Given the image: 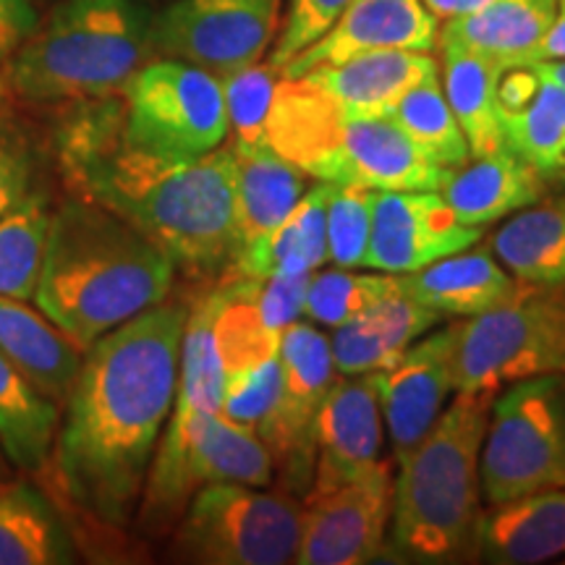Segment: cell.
Instances as JSON below:
<instances>
[{
  "instance_id": "obj_31",
  "label": "cell",
  "mask_w": 565,
  "mask_h": 565,
  "mask_svg": "<svg viewBox=\"0 0 565 565\" xmlns=\"http://www.w3.org/2000/svg\"><path fill=\"white\" fill-rule=\"evenodd\" d=\"M490 249L515 280L565 286V194L513 212Z\"/></svg>"
},
{
  "instance_id": "obj_21",
  "label": "cell",
  "mask_w": 565,
  "mask_h": 565,
  "mask_svg": "<svg viewBox=\"0 0 565 565\" xmlns=\"http://www.w3.org/2000/svg\"><path fill=\"white\" fill-rule=\"evenodd\" d=\"M443 320V315L422 307L404 291L383 299L356 320L333 328L330 353H333L335 372L343 377L383 372L404 356L408 345L435 330V324Z\"/></svg>"
},
{
  "instance_id": "obj_42",
  "label": "cell",
  "mask_w": 565,
  "mask_h": 565,
  "mask_svg": "<svg viewBox=\"0 0 565 565\" xmlns=\"http://www.w3.org/2000/svg\"><path fill=\"white\" fill-rule=\"evenodd\" d=\"M312 273H286L270 278H249L259 315L275 335H282L303 317V296Z\"/></svg>"
},
{
  "instance_id": "obj_15",
  "label": "cell",
  "mask_w": 565,
  "mask_h": 565,
  "mask_svg": "<svg viewBox=\"0 0 565 565\" xmlns=\"http://www.w3.org/2000/svg\"><path fill=\"white\" fill-rule=\"evenodd\" d=\"M482 238L463 225L440 192H372V228L364 267L380 273H414Z\"/></svg>"
},
{
  "instance_id": "obj_48",
  "label": "cell",
  "mask_w": 565,
  "mask_h": 565,
  "mask_svg": "<svg viewBox=\"0 0 565 565\" xmlns=\"http://www.w3.org/2000/svg\"><path fill=\"white\" fill-rule=\"evenodd\" d=\"M11 461L9 458H6V454H3V448H0V482H3V479H9L11 477Z\"/></svg>"
},
{
  "instance_id": "obj_28",
  "label": "cell",
  "mask_w": 565,
  "mask_h": 565,
  "mask_svg": "<svg viewBox=\"0 0 565 565\" xmlns=\"http://www.w3.org/2000/svg\"><path fill=\"white\" fill-rule=\"evenodd\" d=\"M74 534L45 492L26 479L0 482V565H71Z\"/></svg>"
},
{
  "instance_id": "obj_3",
  "label": "cell",
  "mask_w": 565,
  "mask_h": 565,
  "mask_svg": "<svg viewBox=\"0 0 565 565\" xmlns=\"http://www.w3.org/2000/svg\"><path fill=\"white\" fill-rule=\"evenodd\" d=\"M175 265L160 246L103 204L71 194L53 210L34 301L87 351L131 317L166 301Z\"/></svg>"
},
{
  "instance_id": "obj_18",
  "label": "cell",
  "mask_w": 565,
  "mask_h": 565,
  "mask_svg": "<svg viewBox=\"0 0 565 565\" xmlns=\"http://www.w3.org/2000/svg\"><path fill=\"white\" fill-rule=\"evenodd\" d=\"M456 328L458 322H448L429 330L408 345L393 366L374 372L395 461L412 454L414 445L433 429L454 393Z\"/></svg>"
},
{
  "instance_id": "obj_41",
  "label": "cell",
  "mask_w": 565,
  "mask_h": 565,
  "mask_svg": "<svg viewBox=\"0 0 565 565\" xmlns=\"http://www.w3.org/2000/svg\"><path fill=\"white\" fill-rule=\"evenodd\" d=\"M351 0H286V17L280 21L278 38H275L267 63L273 68H282L294 55L309 47L328 26L341 17V11Z\"/></svg>"
},
{
  "instance_id": "obj_14",
  "label": "cell",
  "mask_w": 565,
  "mask_h": 565,
  "mask_svg": "<svg viewBox=\"0 0 565 565\" xmlns=\"http://www.w3.org/2000/svg\"><path fill=\"white\" fill-rule=\"evenodd\" d=\"M393 471L380 461L364 477L301 498V540L294 563L362 565L385 550L393 513Z\"/></svg>"
},
{
  "instance_id": "obj_43",
  "label": "cell",
  "mask_w": 565,
  "mask_h": 565,
  "mask_svg": "<svg viewBox=\"0 0 565 565\" xmlns=\"http://www.w3.org/2000/svg\"><path fill=\"white\" fill-rule=\"evenodd\" d=\"M38 21L40 17L32 0H0V63L19 51Z\"/></svg>"
},
{
  "instance_id": "obj_38",
  "label": "cell",
  "mask_w": 565,
  "mask_h": 565,
  "mask_svg": "<svg viewBox=\"0 0 565 565\" xmlns=\"http://www.w3.org/2000/svg\"><path fill=\"white\" fill-rule=\"evenodd\" d=\"M278 82L280 71L267 61L221 76L225 113H228V139L233 145H265L267 118H270Z\"/></svg>"
},
{
  "instance_id": "obj_2",
  "label": "cell",
  "mask_w": 565,
  "mask_h": 565,
  "mask_svg": "<svg viewBox=\"0 0 565 565\" xmlns=\"http://www.w3.org/2000/svg\"><path fill=\"white\" fill-rule=\"evenodd\" d=\"M51 152L71 194L116 212L189 275L231 273L238 254L233 145L166 160L124 139L121 95L58 105Z\"/></svg>"
},
{
  "instance_id": "obj_19",
  "label": "cell",
  "mask_w": 565,
  "mask_h": 565,
  "mask_svg": "<svg viewBox=\"0 0 565 565\" xmlns=\"http://www.w3.org/2000/svg\"><path fill=\"white\" fill-rule=\"evenodd\" d=\"M505 147L550 186L565 189V89L524 66L503 68L498 84Z\"/></svg>"
},
{
  "instance_id": "obj_20",
  "label": "cell",
  "mask_w": 565,
  "mask_h": 565,
  "mask_svg": "<svg viewBox=\"0 0 565 565\" xmlns=\"http://www.w3.org/2000/svg\"><path fill=\"white\" fill-rule=\"evenodd\" d=\"M515 280L498 263L490 246H469V249L448 254L437 263L401 275V288L422 307L443 317H475L519 291Z\"/></svg>"
},
{
  "instance_id": "obj_49",
  "label": "cell",
  "mask_w": 565,
  "mask_h": 565,
  "mask_svg": "<svg viewBox=\"0 0 565 565\" xmlns=\"http://www.w3.org/2000/svg\"><path fill=\"white\" fill-rule=\"evenodd\" d=\"M557 11H565V0H557Z\"/></svg>"
},
{
  "instance_id": "obj_5",
  "label": "cell",
  "mask_w": 565,
  "mask_h": 565,
  "mask_svg": "<svg viewBox=\"0 0 565 565\" xmlns=\"http://www.w3.org/2000/svg\"><path fill=\"white\" fill-rule=\"evenodd\" d=\"M494 393H456L393 479L391 547L412 563L479 561V456Z\"/></svg>"
},
{
  "instance_id": "obj_9",
  "label": "cell",
  "mask_w": 565,
  "mask_h": 565,
  "mask_svg": "<svg viewBox=\"0 0 565 565\" xmlns=\"http://www.w3.org/2000/svg\"><path fill=\"white\" fill-rule=\"evenodd\" d=\"M487 505L565 487V372L498 391L479 456Z\"/></svg>"
},
{
  "instance_id": "obj_25",
  "label": "cell",
  "mask_w": 565,
  "mask_h": 565,
  "mask_svg": "<svg viewBox=\"0 0 565 565\" xmlns=\"http://www.w3.org/2000/svg\"><path fill=\"white\" fill-rule=\"evenodd\" d=\"M30 303L0 294V353L19 366L38 391L63 406L84 351Z\"/></svg>"
},
{
  "instance_id": "obj_7",
  "label": "cell",
  "mask_w": 565,
  "mask_h": 565,
  "mask_svg": "<svg viewBox=\"0 0 565 565\" xmlns=\"http://www.w3.org/2000/svg\"><path fill=\"white\" fill-rule=\"evenodd\" d=\"M152 19L141 0H61L11 55V95L30 105L121 95L154 58Z\"/></svg>"
},
{
  "instance_id": "obj_6",
  "label": "cell",
  "mask_w": 565,
  "mask_h": 565,
  "mask_svg": "<svg viewBox=\"0 0 565 565\" xmlns=\"http://www.w3.org/2000/svg\"><path fill=\"white\" fill-rule=\"evenodd\" d=\"M265 145L309 179L370 192H437L450 175L391 113L345 110L307 79L280 76Z\"/></svg>"
},
{
  "instance_id": "obj_37",
  "label": "cell",
  "mask_w": 565,
  "mask_h": 565,
  "mask_svg": "<svg viewBox=\"0 0 565 565\" xmlns=\"http://www.w3.org/2000/svg\"><path fill=\"white\" fill-rule=\"evenodd\" d=\"M45 152H51V139L45 145L11 100L0 105V215L45 186Z\"/></svg>"
},
{
  "instance_id": "obj_10",
  "label": "cell",
  "mask_w": 565,
  "mask_h": 565,
  "mask_svg": "<svg viewBox=\"0 0 565 565\" xmlns=\"http://www.w3.org/2000/svg\"><path fill=\"white\" fill-rule=\"evenodd\" d=\"M171 561L200 565H286L301 540V500L257 484H204L175 521Z\"/></svg>"
},
{
  "instance_id": "obj_50",
  "label": "cell",
  "mask_w": 565,
  "mask_h": 565,
  "mask_svg": "<svg viewBox=\"0 0 565 565\" xmlns=\"http://www.w3.org/2000/svg\"><path fill=\"white\" fill-rule=\"evenodd\" d=\"M141 3H150L152 6V3H166V0H141Z\"/></svg>"
},
{
  "instance_id": "obj_36",
  "label": "cell",
  "mask_w": 565,
  "mask_h": 565,
  "mask_svg": "<svg viewBox=\"0 0 565 565\" xmlns=\"http://www.w3.org/2000/svg\"><path fill=\"white\" fill-rule=\"evenodd\" d=\"M401 275L395 273H351L343 267L328 273H312L303 296V317L324 328H341L356 320L383 299L401 294Z\"/></svg>"
},
{
  "instance_id": "obj_17",
  "label": "cell",
  "mask_w": 565,
  "mask_h": 565,
  "mask_svg": "<svg viewBox=\"0 0 565 565\" xmlns=\"http://www.w3.org/2000/svg\"><path fill=\"white\" fill-rule=\"evenodd\" d=\"M383 408L377 374H351L324 395L315 424L312 492H328L364 477L383 461Z\"/></svg>"
},
{
  "instance_id": "obj_22",
  "label": "cell",
  "mask_w": 565,
  "mask_h": 565,
  "mask_svg": "<svg viewBox=\"0 0 565 565\" xmlns=\"http://www.w3.org/2000/svg\"><path fill=\"white\" fill-rule=\"evenodd\" d=\"M565 555V487L490 505L479 521L477 557L498 565H534Z\"/></svg>"
},
{
  "instance_id": "obj_34",
  "label": "cell",
  "mask_w": 565,
  "mask_h": 565,
  "mask_svg": "<svg viewBox=\"0 0 565 565\" xmlns=\"http://www.w3.org/2000/svg\"><path fill=\"white\" fill-rule=\"evenodd\" d=\"M51 217L53 202L45 186L0 215V294L3 296L34 301Z\"/></svg>"
},
{
  "instance_id": "obj_12",
  "label": "cell",
  "mask_w": 565,
  "mask_h": 565,
  "mask_svg": "<svg viewBox=\"0 0 565 565\" xmlns=\"http://www.w3.org/2000/svg\"><path fill=\"white\" fill-rule=\"evenodd\" d=\"M280 21L282 0H166L152 19L154 58L228 76L267 58Z\"/></svg>"
},
{
  "instance_id": "obj_39",
  "label": "cell",
  "mask_w": 565,
  "mask_h": 565,
  "mask_svg": "<svg viewBox=\"0 0 565 565\" xmlns=\"http://www.w3.org/2000/svg\"><path fill=\"white\" fill-rule=\"evenodd\" d=\"M372 228V192L330 183L328 194V263L343 270L364 267Z\"/></svg>"
},
{
  "instance_id": "obj_11",
  "label": "cell",
  "mask_w": 565,
  "mask_h": 565,
  "mask_svg": "<svg viewBox=\"0 0 565 565\" xmlns=\"http://www.w3.org/2000/svg\"><path fill=\"white\" fill-rule=\"evenodd\" d=\"M124 139L166 160H200L228 139L221 76L194 63L152 58L121 92Z\"/></svg>"
},
{
  "instance_id": "obj_24",
  "label": "cell",
  "mask_w": 565,
  "mask_h": 565,
  "mask_svg": "<svg viewBox=\"0 0 565 565\" xmlns=\"http://www.w3.org/2000/svg\"><path fill=\"white\" fill-rule=\"evenodd\" d=\"M433 74H440L433 53L372 51L315 68L299 79H307L345 110L391 113L408 89Z\"/></svg>"
},
{
  "instance_id": "obj_45",
  "label": "cell",
  "mask_w": 565,
  "mask_h": 565,
  "mask_svg": "<svg viewBox=\"0 0 565 565\" xmlns=\"http://www.w3.org/2000/svg\"><path fill=\"white\" fill-rule=\"evenodd\" d=\"M492 3H498V0H424V6H427V9L433 11L440 21L458 19V17H466V13L482 11Z\"/></svg>"
},
{
  "instance_id": "obj_4",
  "label": "cell",
  "mask_w": 565,
  "mask_h": 565,
  "mask_svg": "<svg viewBox=\"0 0 565 565\" xmlns=\"http://www.w3.org/2000/svg\"><path fill=\"white\" fill-rule=\"evenodd\" d=\"M223 385L225 372L212 341L210 296H204L189 309L175 404L137 508L141 532L160 534L173 526L204 484L273 482L275 463L267 445L221 414Z\"/></svg>"
},
{
  "instance_id": "obj_8",
  "label": "cell",
  "mask_w": 565,
  "mask_h": 565,
  "mask_svg": "<svg viewBox=\"0 0 565 565\" xmlns=\"http://www.w3.org/2000/svg\"><path fill=\"white\" fill-rule=\"evenodd\" d=\"M565 372V286H534L456 328L454 393L503 391L519 380Z\"/></svg>"
},
{
  "instance_id": "obj_1",
  "label": "cell",
  "mask_w": 565,
  "mask_h": 565,
  "mask_svg": "<svg viewBox=\"0 0 565 565\" xmlns=\"http://www.w3.org/2000/svg\"><path fill=\"white\" fill-rule=\"evenodd\" d=\"M186 303H154L84 351L47 466L74 508L121 529L137 513L179 391Z\"/></svg>"
},
{
  "instance_id": "obj_23",
  "label": "cell",
  "mask_w": 565,
  "mask_h": 565,
  "mask_svg": "<svg viewBox=\"0 0 565 565\" xmlns=\"http://www.w3.org/2000/svg\"><path fill=\"white\" fill-rule=\"evenodd\" d=\"M437 192L463 225L484 228L540 202L547 194V183L505 147L454 168Z\"/></svg>"
},
{
  "instance_id": "obj_40",
  "label": "cell",
  "mask_w": 565,
  "mask_h": 565,
  "mask_svg": "<svg viewBox=\"0 0 565 565\" xmlns=\"http://www.w3.org/2000/svg\"><path fill=\"white\" fill-rule=\"evenodd\" d=\"M280 393V364L278 356L252 366V370L228 374L223 385L221 414L238 427L249 429L263 440L270 427L275 404Z\"/></svg>"
},
{
  "instance_id": "obj_47",
  "label": "cell",
  "mask_w": 565,
  "mask_h": 565,
  "mask_svg": "<svg viewBox=\"0 0 565 565\" xmlns=\"http://www.w3.org/2000/svg\"><path fill=\"white\" fill-rule=\"evenodd\" d=\"M11 100V84H9V71L0 74V105Z\"/></svg>"
},
{
  "instance_id": "obj_26",
  "label": "cell",
  "mask_w": 565,
  "mask_h": 565,
  "mask_svg": "<svg viewBox=\"0 0 565 565\" xmlns=\"http://www.w3.org/2000/svg\"><path fill=\"white\" fill-rule=\"evenodd\" d=\"M307 173L267 145H233L238 252L275 228L299 204L307 194Z\"/></svg>"
},
{
  "instance_id": "obj_29",
  "label": "cell",
  "mask_w": 565,
  "mask_h": 565,
  "mask_svg": "<svg viewBox=\"0 0 565 565\" xmlns=\"http://www.w3.org/2000/svg\"><path fill=\"white\" fill-rule=\"evenodd\" d=\"M555 17L557 0H498L482 11L445 21L440 40L469 47L503 68L524 66Z\"/></svg>"
},
{
  "instance_id": "obj_46",
  "label": "cell",
  "mask_w": 565,
  "mask_h": 565,
  "mask_svg": "<svg viewBox=\"0 0 565 565\" xmlns=\"http://www.w3.org/2000/svg\"><path fill=\"white\" fill-rule=\"evenodd\" d=\"M536 74L545 76V79L561 84L565 89V61H542V63H529Z\"/></svg>"
},
{
  "instance_id": "obj_16",
  "label": "cell",
  "mask_w": 565,
  "mask_h": 565,
  "mask_svg": "<svg viewBox=\"0 0 565 565\" xmlns=\"http://www.w3.org/2000/svg\"><path fill=\"white\" fill-rule=\"evenodd\" d=\"M437 40L440 19L424 0H351L328 32L280 68V76L299 79L315 68L372 51L435 53Z\"/></svg>"
},
{
  "instance_id": "obj_27",
  "label": "cell",
  "mask_w": 565,
  "mask_h": 565,
  "mask_svg": "<svg viewBox=\"0 0 565 565\" xmlns=\"http://www.w3.org/2000/svg\"><path fill=\"white\" fill-rule=\"evenodd\" d=\"M330 183L317 181L282 221L236 254L231 275L270 278L286 273H315L328 263Z\"/></svg>"
},
{
  "instance_id": "obj_35",
  "label": "cell",
  "mask_w": 565,
  "mask_h": 565,
  "mask_svg": "<svg viewBox=\"0 0 565 565\" xmlns=\"http://www.w3.org/2000/svg\"><path fill=\"white\" fill-rule=\"evenodd\" d=\"M391 116L414 139V145L437 166L454 171V168H461L471 158L461 126H458L448 97L443 92L440 74L427 76V79L408 89L393 105Z\"/></svg>"
},
{
  "instance_id": "obj_30",
  "label": "cell",
  "mask_w": 565,
  "mask_h": 565,
  "mask_svg": "<svg viewBox=\"0 0 565 565\" xmlns=\"http://www.w3.org/2000/svg\"><path fill=\"white\" fill-rule=\"evenodd\" d=\"M443 53L445 97L461 126L471 158L505 150L498 84L503 66L456 42H437Z\"/></svg>"
},
{
  "instance_id": "obj_32",
  "label": "cell",
  "mask_w": 565,
  "mask_h": 565,
  "mask_svg": "<svg viewBox=\"0 0 565 565\" xmlns=\"http://www.w3.org/2000/svg\"><path fill=\"white\" fill-rule=\"evenodd\" d=\"M61 404L0 353V448L17 471H42L51 461Z\"/></svg>"
},
{
  "instance_id": "obj_13",
  "label": "cell",
  "mask_w": 565,
  "mask_h": 565,
  "mask_svg": "<svg viewBox=\"0 0 565 565\" xmlns=\"http://www.w3.org/2000/svg\"><path fill=\"white\" fill-rule=\"evenodd\" d=\"M278 364L280 393L263 443L288 492L303 498L312 487L317 414L338 380L330 338L309 322H294L280 338Z\"/></svg>"
},
{
  "instance_id": "obj_33",
  "label": "cell",
  "mask_w": 565,
  "mask_h": 565,
  "mask_svg": "<svg viewBox=\"0 0 565 565\" xmlns=\"http://www.w3.org/2000/svg\"><path fill=\"white\" fill-rule=\"evenodd\" d=\"M212 341L225 377L278 356L280 338L267 328L252 296L249 278H233L210 294Z\"/></svg>"
},
{
  "instance_id": "obj_44",
  "label": "cell",
  "mask_w": 565,
  "mask_h": 565,
  "mask_svg": "<svg viewBox=\"0 0 565 565\" xmlns=\"http://www.w3.org/2000/svg\"><path fill=\"white\" fill-rule=\"evenodd\" d=\"M542 61H565V11H557L553 26L540 40L526 63H542Z\"/></svg>"
}]
</instances>
